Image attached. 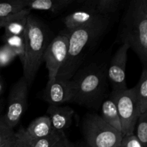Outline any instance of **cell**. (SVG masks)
<instances>
[{
    "mask_svg": "<svg viewBox=\"0 0 147 147\" xmlns=\"http://www.w3.org/2000/svg\"><path fill=\"white\" fill-rule=\"evenodd\" d=\"M73 97L71 80L57 78L52 83H47L41 96L42 99L50 106H61L64 103H72Z\"/></svg>",
    "mask_w": 147,
    "mask_h": 147,
    "instance_id": "10",
    "label": "cell"
},
{
    "mask_svg": "<svg viewBox=\"0 0 147 147\" xmlns=\"http://www.w3.org/2000/svg\"><path fill=\"white\" fill-rule=\"evenodd\" d=\"M116 42L126 44L143 64L147 63V0H131L121 20Z\"/></svg>",
    "mask_w": 147,
    "mask_h": 147,
    "instance_id": "3",
    "label": "cell"
},
{
    "mask_svg": "<svg viewBox=\"0 0 147 147\" xmlns=\"http://www.w3.org/2000/svg\"><path fill=\"white\" fill-rule=\"evenodd\" d=\"M135 93L139 103L141 114L147 112V69L143 67L140 78L134 86Z\"/></svg>",
    "mask_w": 147,
    "mask_h": 147,
    "instance_id": "18",
    "label": "cell"
},
{
    "mask_svg": "<svg viewBox=\"0 0 147 147\" xmlns=\"http://www.w3.org/2000/svg\"><path fill=\"white\" fill-rule=\"evenodd\" d=\"M82 9H90L102 16L112 15L122 7V0H83L78 1Z\"/></svg>",
    "mask_w": 147,
    "mask_h": 147,
    "instance_id": "12",
    "label": "cell"
},
{
    "mask_svg": "<svg viewBox=\"0 0 147 147\" xmlns=\"http://www.w3.org/2000/svg\"><path fill=\"white\" fill-rule=\"evenodd\" d=\"M75 111L68 106H50L47 110V116L51 121L54 130L64 132L71 126Z\"/></svg>",
    "mask_w": 147,
    "mask_h": 147,
    "instance_id": "11",
    "label": "cell"
},
{
    "mask_svg": "<svg viewBox=\"0 0 147 147\" xmlns=\"http://www.w3.org/2000/svg\"><path fill=\"white\" fill-rule=\"evenodd\" d=\"M69 31L64 30L52 40L45 53L43 62L48 71V81L50 83L56 79L59 70L67 56Z\"/></svg>",
    "mask_w": 147,
    "mask_h": 147,
    "instance_id": "7",
    "label": "cell"
},
{
    "mask_svg": "<svg viewBox=\"0 0 147 147\" xmlns=\"http://www.w3.org/2000/svg\"><path fill=\"white\" fill-rule=\"evenodd\" d=\"M13 17H14V15L11 16V17H4V18H1V17H0V28L5 27L6 24L8 23V22H9L10 20H11V18H12Z\"/></svg>",
    "mask_w": 147,
    "mask_h": 147,
    "instance_id": "29",
    "label": "cell"
},
{
    "mask_svg": "<svg viewBox=\"0 0 147 147\" xmlns=\"http://www.w3.org/2000/svg\"><path fill=\"white\" fill-rule=\"evenodd\" d=\"M109 96L116 103L123 136L134 134L136 121L141 115L134 88L111 91Z\"/></svg>",
    "mask_w": 147,
    "mask_h": 147,
    "instance_id": "6",
    "label": "cell"
},
{
    "mask_svg": "<svg viewBox=\"0 0 147 147\" xmlns=\"http://www.w3.org/2000/svg\"><path fill=\"white\" fill-rule=\"evenodd\" d=\"M112 24V15L103 16L86 26L69 31L67 56L56 78L70 80L85 64L109 32Z\"/></svg>",
    "mask_w": 147,
    "mask_h": 147,
    "instance_id": "2",
    "label": "cell"
},
{
    "mask_svg": "<svg viewBox=\"0 0 147 147\" xmlns=\"http://www.w3.org/2000/svg\"><path fill=\"white\" fill-rule=\"evenodd\" d=\"M129 47L126 44L121 45L115 54L109 60L107 69L109 83L112 91H119L127 89L126 68Z\"/></svg>",
    "mask_w": 147,
    "mask_h": 147,
    "instance_id": "9",
    "label": "cell"
},
{
    "mask_svg": "<svg viewBox=\"0 0 147 147\" xmlns=\"http://www.w3.org/2000/svg\"><path fill=\"white\" fill-rule=\"evenodd\" d=\"M74 147H88L84 141H80L76 143H74Z\"/></svg>",
    "mask_w": 147,
    "mask_h": 147,
    "instance_id": "31",
    "label": "cell"
},
{
    "mask_svg": "<svg viewBox=\"0 0 147 147\" xmlns=\"http://www.w3.org/2000/svg\"><path fill=\"white\" fill-rule=\"evenodd\" d=\"M53 39V34L47 24L30 14L24 33V60L22 64L23 77L28 87L32 84L43 63L46 49Z\"/></svg>",
    "mask_w": 147,
    "mask_h": 147,
    "instance_id": "4",
    "label": "cell"
},
{
    "mask_svg": "<svg viewBox=\"0 0 147 147\" xmlns=\"http://www.w3.org/2000/svg\"><path fill=\"white\" fill-rule=\"evenodd\" d=\"M4 44L9 47L17 57L20 58L22 65L24 60V35H10L3 37Z\"/></svg>",
    "mask_w": 147,
    "mask_h": 147,
    "instance_id": "19",
    "label": "cell"
},
{
    "mask_svg": "<svg viewBox=\"0 0 147 147\" xmlns=\"http://www.w3.org/2000/svg\"><path fill=\"white\" fill-rule=\"evenodd\" d=\"M109 53V51H100L83 64L71 78L72 103L95 111L100 109L108 96Z\"/></svg>",
    "mask_w": 147,
    "mask_h": 147,
    "instance_id": "1",
    "label": "cell"
},
{
    "mask_svg": "<svg viewBox=\"0 0 147 147\" xmlns=\"http://www.w3.org/2000/svg\"><path fill=\"white\" fill-rule=\"evenodd\" d=\"M31 10L25 8L20 12L14 14L9 22H8L4 28L5 36L10 35H24L27 25V17L30 14Z\"/></svg>",
    "mask_w": 147,
    "mask_h": 147,
    "instance_id": "17",
    "label": "cell"
},
{
    "mask_svg": "<svg viewBox=\"0 0 147 147\" xmlns=\"http://www.w3.org/2000/svg\"><path fill=\"white\" fill-rule=\"evenodd\" d=\"M28 0H13L0 2V17H11L27 8Z\"/></svg>",
    "mask_w": 147,
    "mask_h": 147,
    "instance_id": "20",
    "label": "cell"
},
{
    "mask_svg": "<svg viewBox=\"0 0 147 147\" xmlns=\"http://www.w3.org/2000/svg\"><path fill=\"white\" fill-rule=\"evenodd\" d=\"M101 119L109 126L122 133V126L114 100L109 96L106 98L100 107Z\"/></svg>",
    "mask_w": 147,
    "mask_h": 147,
    "instance_id": "15",
    "label": "cell"
},
{
    "mask_svg": "<svg viewBox=\"0 0 147 147\" xmlns=\"http://www.w3.org/2000/svg\"><path fill=\"white\" fill-rule=\"evenodd\" d=\"M4 80L1 78V77L0 76V98H1V94L3 93V90H4Z\"/></svg>",
    "mask_w": 147,
    "mask_h": 147,
    "instance_id": "32",
    "label": "cell"
},
{
    "mask_svg": "<svg viewBox=\"0 0 147 147\" xmlns=\"http://www.w3.org/2000/svg\"><path fill=\"white\" fill-rule=\"evenodd\" d=\"M54 131L51 121L48 116H40L32 121L25 129V132L28 137L32 139H40L45 137Z\"/></svg>",
    "mask_w": 147,
    "mask_h": 147,
    "instance_id": "14",
    "label": "cell"
},
{
    "mask_svg": "<svg viewBox=\"0 0 147 147\" xmlns=\"http://www.w3.org/2000/svg\"><path fill=\"white\" fill-rule=\"evenodd\" d=\"M75 2V0H28L27 8L30 10L50 11L57 13Z\"/></svg>",
    "mask_w": 147,
    "mask_h": 147,
    "instance_id": "16",
    "label": "cell"
},
{
    "mask_svg": "<svg viewBox=\"0 0 147 147\" xmlns=\"http://www.w3.org/2000/svg\"><path fill=\"white\" fill-rule=\"evenodd\" d=\"M64 136H65V132L54 130L51 134L45 137L37 139H32L29 138V139L32 147H53Z\"/></svg>",
    "mask_w": 147,
    "mask_h": 147,
    "instance_id": "21",
    "label": "cell"
},
{
    "mask_svg": "<svg viewBox=\"0 0 147 147\" xmlns=\"http://www.w3.org/2000/svg\"><path fill=\"white\" fill-rule=\"evenodd\" d=\"M81 129L88 147H119L123 136L121 132L109 126L96 113L83 116Z\"/></svg>",
    "mask_w": 147,
    "mask_h": 147,
    "instance_id": "5",
    "label": "cell"
},
{
    "mask_svg": "<svg viewBox=\"0 0 147 147\" xmlns=\"http://www.w3.org/2000/svg\"><path fill=\"white\" fill-rule=\"evenodd\" d=\"M1 147H16V136L14 134Z\"/></svg>",
    "mask_w": 147,
    "mask_h": 147,
    "instance_id": "28",
    "label": "cell"
},
{
    "mask_svg": "<svg viewBox=\"0 0 147 147\" xmlns=\"http://www.w3.org/2000/svg\"><path fill=\"white\" fill-rule=\"evenodd\" d=\"M15 131L11 129L4 120L3 115L0 116V147L4 145L13 135Z\"/></svg>",
    "mask_w": 147,
    "mask_h": 147,
    "instance_id": "23",
    "label": "cell"
},
{
    "mask_svg": "<svg viewBox=\"0 0 147 147\" xmlns=\"http://www.w3.org/2000/svg\"><path fill=\"white\" fill-rule=\"evenodd\" d=\"M17 57L12 50L6 45L0 46V67L9 65Z\"/></svg>",
    "mask_w": 147,
    "mask_h": 147,
    "instance_id": "24",
    "label": "cell"
},
{
    "mask_svg": "<svg viewBox=\"0 0 147 147\" xmlns=\"http://www.w3.org/2000/svg\"><path fill=\"white\" fill-rule=\"evenodd\" d=\"M16 147H32L25 132V128L20 127L15 131Z\"/></svg>",
    "mask_w": 147,
    "mask_h": 147,
    "instance_id": "25",
    "label": "cell"
},
{
    "mask_svg": "<svg viewBox=\"0 0 147 147\" xmlns=\"http://www.w3.org/2000/svg\"><path fill=\"white\" fill-rule=\"evenodd\" d=\"M28 88L22 76L14 83L9 94L7 109L3 117L6 123L13 129L20 123L27 109Z\"/></svg>",
    "mask_w": 147,
    "mask_h": 147,
    "instance_id": "8",
    "label": "cell"
},
{
    "mask_svg": "<svg viewBox=\"0 0 147 147\" xmlns=\"http://www.w3.org/2000/svg\"><path fill=\"white\" fill-rule=\"evenodd\" d=\"M134 134L144 147H147V112L142 113L138 118Z\"/></svg>",
    "mask_w": 147,
    "mask_h": 147,
    "instance_id": "22",
    "label": "cell"
},
{
    "mask_svg": "<svg viewBox=\"0 0 147 147\" xmlns=\"http://www.w3.org/2000/svg\"><path fill=\"white\" fill-rule=\"evenodd\" d=\"M53 147H74V143L70 142L65 135Z\"/></svg>",
    "mask_w": 147,
    "mask_h": 147,
    "instance_id": "27",
    "label": "cell"
},
{
    "mask_svg": "<svg viewBox=\"0 0 147 147\" xmlns=\"http://www.w3.org/2000/svg\"><path fill=\"white\" fill-rule=\"evenodd\" d=\"M5 104L6 102L4 98H0V116L2 115L3 111L4 110V108H5Z\"/></svg>",
    "mask_w": 147,
    "mask_h": 147,
    "instance_id": "30",
    "label": "cell"
},
{
    "mask_svg": "<svg viewBox=\"0 0 147 147\" xmlns=\"http://www.w3.org/2000/svg\"><path fill=\"white\" fill-rule=\"evenodd\" d=\"M119 147H144V146L134 134H131L123 136Z\"/></svg>",
    "mask_w": 147,
    "mask_h": 147,
    "instance_id": "26",
    "label": "cell"
},
{
    "mask_svg": "<svg viewBox=\"0 0 147 147\" xmlns=\"http://www.w3.org/2000/svg\"><path fill=\"white\" fill-rule=\"evenodd\" d=\"M103 16L90 9H82L70 13L63 20L66 30H72L93 22Z\"/></svg>",
    "mask_w": 147,
    "mask_h": 147,
    "instance_id": "13",
    "label": "cell"
}]
</instances>
